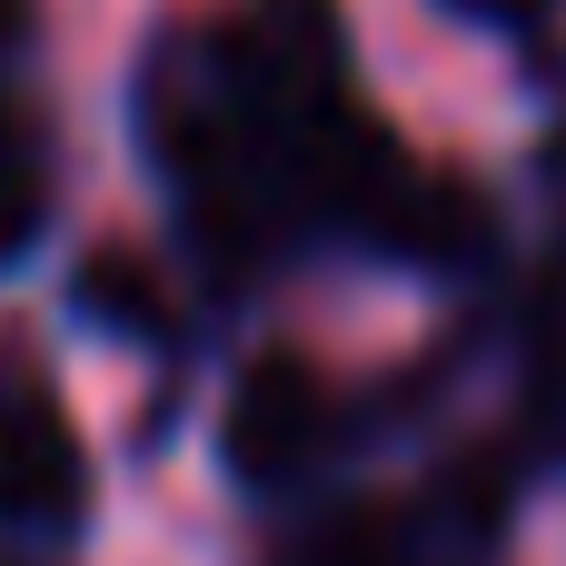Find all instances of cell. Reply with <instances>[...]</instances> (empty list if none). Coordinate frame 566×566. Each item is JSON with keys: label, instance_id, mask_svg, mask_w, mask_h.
Listing matches in <instances>:
<instances>
[{"label": "cell", "instance_id": "cell-2", "mask_svg": "<svg viewBox=\"0 0 566 566\" xmlns=\"http://www.w3.org/2000/svg\"><path fill=\"white\" fill-rule=\"evenodd\" d=\"M219 448H229V478H239V488L289 497V488H308V478L328 468V448H338V398H328L298 358H259V368L239 378V398H229Z\"/></svg>", "mask_w": 566, "mask_h": 566}, {"label": "cell", "instance_id": "cell-4", "mask_svg": "<svg viewBox=\"0 0 566 566\" xmlns=\"http://www.w3.org/2000/svg\"><path fill=\"white\" fill-rule=\"evenodd\" d=\"M527 438L547 458H566V279L527 318Z\"/></svg>", "mask_w": 566, "mask_h": 566}, {"label": "cell", "instance_id": "cell-3", "mask_svg": "<svg viewBox=\"0 0 566 566\" xmlns=\"http://www.w3.org/2000/svg\"><path fill=\"white\" fill-rule=\"evenodd\" d=\"M40 219H50V159H40V129L0 99V269L40 249Z\"/></svg>", "mask_w": 566, "mask_h": 566}, {"label": "cell", "instance_id": "cell-6", "mask_svg": "<svg viewBox=\"0 0 566 566\" xmlns=\"http://www.w3.org/2000/svg\"><path fill=\"white\" fill-rule=\"evenodd\" d=\"M448 10H458V20H488V30H527L547 0H448Z\"/></svg>", "mask_w": 566, "mask_h": 566}, {"label": "cell", "instance_id": "cell-1", "mask_svg": "<svg viewBox=\"0 0 566 566\" xmlns=\"http://www.w3.org/2000/svg\"><path fill=\"white\" fill-rule=\"evenodd\" d=\"M90 517V458L30 358H0V527L10 537H80Z\"/></svg>", "mask_w": 566, "mask_h": 566}, {"label": "cell", "instance_id": "cell-5", "mask_svg": "<svg viewBox=\"0 0 566 566\" xmlns=\"http://www.w3.org/2000/svg\"><path fill=\"white\" fill-rule=\"evenodd\" d=\"M80 318H99V328H119V338H159V328H169V308H159V289H149L139 259H90V269H80Z\"/></svg>", "mask_w": 566, "mask_h": 566}, {"label": "cell", "instance_id": "cell-7", "mask_svg": "<svg viewBox=\"0 0 566 566\" xmlns=\"http://www.w3.org/2000/svg\"><path fill=\"white\" fill-rule=\"evenodd\" d=\"M0 566H10V557H0Z\"/></svg>", "mask_w": 566, "mask_h": 566}]
</instances>
